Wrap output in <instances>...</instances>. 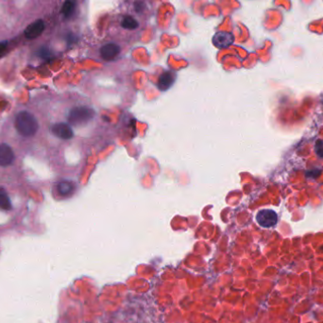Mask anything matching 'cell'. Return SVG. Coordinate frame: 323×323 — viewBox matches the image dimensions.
I'll use <instances>...</instances> for the list:
<instances>
[{
	"label": "cell",
	"mask_w": 323,
	"mask_h": 323,
	"mask_svg": "<svg viewBox=\"0 0 323 323\" xmlns=\"http://www.w3.org/2000/svg\"><path fill=\"white\" fill-rule=\"evenodd\" d=\"M44 30V23L43 20H36L33 23H31L29 26L25 29V36L27 39H35L39 37Z\"/></svg>",
	"instance_id": "obj_9"
},
{
	"label": "cell",
	"mask_w": 323,
	"mask_h": 323,
	"mask_svg": "<svg viewBox=\"0 0 323 323\" xmlns=\"http://www.w3.org/2000/svg\"><path fill=\"white\" fill-rule=\"evenodd\" d=\"M95 116V111L87 106H79L71 110L67 119L72 126H82L90 122Z\"/></svg>",
	"instance_id": "obj_3"
},
{
	"label": "cell",
	"mask_w": 323,
	"mask_h": 323,
	"mask_svg": "<svg viewBox=\"0 0 323 323\" xmlns=\"http://www.w3.org/2000/svg\"><path fill=\"white\" fill-rule=\"evenodd\" d=\"M75 190V185L69 181H63L58 184V192L64 197L70 196Z\"/></svg>",
	"instance_id": "obj_13"
},
{
	"label": "cell",
	"mask_w": 323,
	"mask_h": 323,
	"mask_svg": "<svg viewBox=\"0 0 323 323\" xmlns=\"http://www.w3.org/2000/svg\"><path fill=\"white\" fill-rule=\"evenodd\" d=\"M14 160L13 149L7 144H0V166L8 167L13 164Z\"/></svg>",
	"instance_id": "obj_10"
},
{
	"label": "cell",
	"mask_w": 323,
	"mask_h": 323,
	"mask_svg": "<svg viewBox=\"0 0 323 323\" xmlns=\"http://www.w3.org/2000/svg\"><path fill=\"white\" fill-rule=\"evenodd\" d=\"M234 41H235L234 35L226 31H218L213 37V43L217 48H226L230 46Z\"/></svg>",
	"instance_id": "obj_8"
},
{
	"label": "cell",
	"mask_w": 323,
	"mask_h": 323,
	"mask_svg": "<svg viewBox=\"0 0 323 323\" xmlns=\"http://www.w3.org/2000/svg\"><path fill=\"white\" fill-rule=\"evenodd\" d=\"M121 53V46L114 42H106L99 47V56L106 62L115 60Z\"/></svg>",
	"instance_id": "obj_4"
},
{
	"label": "cell",
	"mask_w": 323,
	"mask_h": 323,
	"mask_svg": "<svg viewBox=\"0 0 323 323\" xmlns=\"http://www.w3.org/2000/svg\"><path fill=\"white\" fill-rule=\"evenodd\" d=\"M12 202L11 199L8 196L6 190L4 188L0 187V209L5 210V211H9L12 210Z\"/></svg>",
	"instance_id": "obj_14"
},
{
	"label": "cell",
	"mask_w": 323,
	"mask_h": 323,
	"mask_svg": "<svg viewBox=\"0 0 323 323\" xmlns=\"http://www.w3.org/2000/svg\"><path fill=\"white\" fill-rule=\"evenodd\" d=\"M124 5V13L136 17L141 22H146L149 19L151 13L150 0H127Z\"/></svg>",
	"instance_id": "obj_2"
},
{
	"label": "cell",
	"mask_w": 323,
	"mask_h": 323,
	"mask_svg": "<svg viewBox=\"0 0 323 323\" xmlns=\"http://www.w3.org/2000/svg\"><path fill=\"white\" fill-rule=\"evenodd\" d=\"M14 124L18 133L24 137H31L35 135L39 129V124L36 117L27 111L17 113Z\"/></svg>",
	"instance_id": "obj_1"
},
{
	"label": "cell",
	"mask_w": 323,
	"mask_h": 323,
	"mask_svg": "<svg viewBox=\"0 0 323 323\" xmlns=\"http://www.w3.org/2000/svg\"><path fill=\"white\" fill-rule=\"evenodd\" d=\"M256 221L261 227L271 228L277 224L278 215L273 210L264 209L258 212V214L256 215Z\"/></svg>",
	"instance_id": "obj_6"
},
{
	"label": "cell",
	"mask_w": 323,
	"mask_h": 323,
	"mask_svg": "<svg viewBox=\"0 0 323 323\" xmlns=\"http://www.w3.org/2000/svg\"><path fill=\"white\" fill-rule=\"evenodd\" d=\"M176 81V74L172 71H167L164 72L159 79L158 82V87L161 91H167L169 88L174 85Z\"/></svg>",
	"instance_id": "obj_11"
},
{
	"label": "cell",
	"mask_w": 323,
	"mask_h": 323,
	"mask_svg": "<svg viewBox=\"0 0 323 323\" xmlns=\"http://www.w3.org/2000/svg\"><path fill=\"white\" fill-rule=\"evenodd\" d=\"M40 55H41V57L43 58V59H46V58L48 57V55H49V51H48L46 48L43 47L42 50L40 51Z\"/></svg>",
	"instance_id": "obj_16"
},
{
	"label": "cell",
	"mask_w": 323,
	"mask_h": 323,
	"mask_svg": "<svg viewBox=\"0 0 323 323\" xmlns=\"http://www.w3.org/2000/svg\"><path fill=\"white\" fill-rule=\"evenodd\" d=\"M316 153L319 157L323 158V140L319 139L316 143Z\"/></svg>",
	"instance_id": "obj_15"
},
{
	"label": "cell",
	"mask_w": 323,
	"mask_h": 323,
	"mask_svg": "<svg viewBox=\"0 0 323 323\" xmlns=\"http://www.w3.org/2000/svg\"><path fill=\"white\" fill-rule=\"evenodd\" d=\"M141 23L142 22L139 19L126 13L121 14L118 19L119 28L128 33H132L139 30L142 27Z\"/></svg>",
	"instance_id": "obj_5"
},
{
	"label": "cell",
	"mask_w": 323,
	"mask_h": 323,
	"mask_svg": "<svg viewBox=\"0 0 323 323\" xmlns=\"http://www.w3.org/2000/svg\"><path fill=\"white\" fill-rule=\"evenodd\" d=\"M50 129L56 137L63 140H69L74 136L72 128L66 123H56L52 125Z\"/></svg>",
	"instance_id": "obj_7"
},
{
	"label": "cell",
	"mask_w": 323,
	"mask_h": 323,
	"mask_svg": "<svg viewBox=\"0 0 323 323\" xmlns=\"http://www.w3.org/2000/svg\"><path fill=\"white\" fill-rule=\"evenodd\" d=\"M77 11V2L76 0H65V2L64 3L63 9H62V13L63 15L69 19L74 16V14Z\"/></svg>",
	"instance_id": "obj_12"
}]
</instances>
